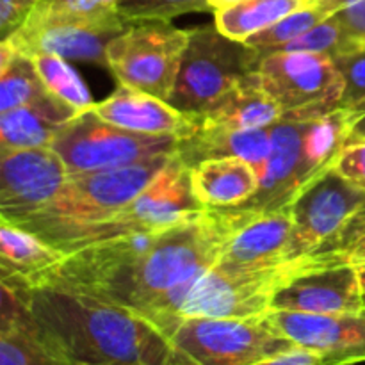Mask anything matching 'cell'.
Returning <instances> with one entry per match:
<instances>
[{"mask_svg":"<svg viewBox=\"0 0 365 365\" xmlns=\"http://www.w3.org/2000/svg\"><path fill=\"white\" fill-rule=\"evenodd\" d=\"M271 150V127L252 130H230L217 127H196L189 135L178 138L177 153L189 168L205 160L241 157L257 171L266 163Z\"/></svg>","mask_w":365,"mask_h":365,"instance_id":"cell-19","label":"cell"},{"mask_svg":"<svg viewBox=\"0 0 365 365\" xmlns=\"http://www.w3.org/2000/svg\"><path fill=\"white\" fill-rule=\"evenodd\" d=\"M130 27L118 11L100 16H63L29 13L24 24L6 38L24 56H59L107 66V46Z\"/></svg>","mask_w":365,"mask_h":365,"instance_id":"cell-12","label":"cell"},{"mask_svg":"<svg viewBox=\"0 0 365 365\" xmlns=\"http://www.w3.org/2000/svg\"><path fill=\"white\" fill-rule=\"evenodd\" d=\"M334 170L365 191V141L346 145L335 159Z\"/></svg>","mask_w":365,"mask_h":365,"instance_id":"cell-33","label":"cell"},{"mask_svg":"<svg viewBox=\"0 0 365 365\" xmlns=\"http://www.w3.org/2000/svg\"><path fill=\"white\" fill-rule=\"evenodd\" d=\"M260 59L259 50L225 36L216 24L191 29L170 103L180 113L200 116L259 70Z\"/></svg>","mask_w":365,"mask_h":365,"instance_id":"cell-6","label":"cell"},{"mask_svg":"<svg viewBox=\"0 0 365 365\" xmlns=\"http://www.w3.org/2000/svg\"><path fill=\"white\" fill-rule=\"evenodd\" d=\"M102 120L139 134L177 135L184 138L195 132L196 121L189 114L180 113L171 103L120 84L116 91L103 102L91 107Z\"/></svg>","mask_w":365,"mask_h":365,"instance_id":"cell-18","label":"cell"},{"mask_svg":"<svg viewBox=\"0 0 365 365\" xmlns=\"http://www.w3.org/2000/svg\"><path fill=\"white\" fill-rule=\"evenodd\" d=\"M264 91L277 102L282 120L303 121L339 109L342 77L334 59L323 53L280 52L260 59Z\"/></svg>","mask_w":365,"mask_h":365,"instance_id":"cell-11","label":"cell"},{"mask_svg":"<svg viewBox=\"0 0 365 365\" xmlns=\"http://www.w3.org/2000/svg\"><path fill=\"white\" fill-rule=\"evenodd\" d=\"M307 4L309 0H245L237 6L214 13V24L228 38L246 41L250 36L271 27Z\"/></svg>","mask_w":365,"mask_h":365,"instance_id":"cell-25","label":"cell"},{"mask_svg":"<svg viewBox=\"0 0 365 365\" xmlns=\"http://www.w3.org/2000/svg\"><path fill=\"white\" fill-rule=\"evenodd\" d=\"M173 365H253L298 349L264 317L185 319L168 337Z\"/></svg>","mask_w":365,"mask_h":365,"instance_id":"cell-7","label":"cell"},{"mask_svg":"<svg viewBox=\"0 0 365 365\" xmlns=\"http://www.w3.org/2000/svg\"><path fill=\"white\" fill-rule=\"evenodd\" d=\"M360 2H365V0H316L317 6H319L321 9L328 14V16L335 14L337 11L348 9V7L356 6V4H360Z\"/></svg>","mask_w":365,"mask_h":365,"instance_id":"cell-39","label":"cell"},{"mask_svg":"<svg viewBox=\"0 0 365 365\" xmlns=\"http://www.w3.org/2000/svg\"><path fill=\"white\" fill-rule=\"evenodd\" d=\"M31 59L50 95L63 100L78 113L95 106L88 86L82 81L81 75L70 66L68 59L50 56V53H38V56H32Z\"/></svg>","mask_w":365,"mask_h":365,"instance_id":"cell-26","label":"cell"},{"mask_svg":"<svg viewBox=\"0 0 365 365\" xmlns=\"http://www.w3.org/2000/svg\"><path fill=\"white\" fill-rule=\"evenodd\" d=\"M334 63L344 84L339 109H353L365 100V41L335 56Z\"/></svg>","mask_w":365,"mask_h":365,"instance_id":"cell-31","label":"cell"},{"mask_svg":"<svg viewBox=\"0 0 365 365\" xmlns=\"http://www.w3.org/2000/svg\"><path fill=\"white\" fill-rule=\"evenodd\" d=\"M78 114L53 95L0 113V152L48 148L61 128Z\"/></svg>","mask_w":365,"mask_h":365,"instance_id":"cell-20","label":"cell"},{"mask_svg":"<svg viewBox=\"0 0 365 365\" xmlns=\"http://www.w3.org/2000/svg\"><path fill=\"white\" fill-rule=\"evenodd\" d=\"M0 365H64L43 346L38 335L0 330Z\"/></svg>","mask_w":365,"mask_h":365,"instance_id":"cell-30","label":"cell"},{"mask_svg":"<svg viewBox=\"0 0 365 365\" xmlns=\"http://www.w3.org/2000/svg\"><path fill=\"white\" fill-rule=\"evenodd\" d=\"M116 11L128 24L171 21L187 13H212L209 0H118Z\"/></svg>","mask_w":365,"mask_h":365,"instance_id":"cell-28","label":"cell"},{"mask_svg":"<svg viewBox=\"0 0 365 365\" xmlns=\"http://www.w3.org/2000/svg\"><path fill=\"white\" fill-rule=\"evenodd\" d=\"M207 209L209 207L200 202L192 187L191 168L173 153L163 170L125 209H121L116 216L81 232L66 246L64 253L134 232L164 230L192 220Z\"/></svg>","mask_w":365,"mask_h":365,"instance_id":"cell-9","label":"cell"},{"mask_svg":"<svg viewBox=\"0 0 365 365\" xmlns=\"http://www.w3.org/2000/svg\"><path fill=\"white\" fill-rule=\"evenodd\" d=\"M341 24L349 39L356 43L365 41V2L348 7V9L337 11L331 14Z\"/></svg>","mask_w":365,"mask_h":365,"instance_id":"cell-35","label":"cell"},{"mask_svg":"<svg viewBox=\"0 0 365 365\" xmlns=\"http://www.w3.org/2000/svg\"><path fill=\"white\" fill-rule=\"evenodd\" d=\"M234 210V227L221 252L217 266L228 269H262L287 260L292 234L291 209Z\"/></svg>","mask_w":365,"mask_h":365,"instance_id":"cell-16","label":"cell"},{"mask_svg":"<svg viewBox=\"0 0 365 365\" xmlns=\"http://www.w3.org/2000/svg\"><path fill=\"white\" fill-rule=\"evenodd\" d=\"M191 31L170 21H138L107 46V68L120 84L170 103Z\"/></svg>","mask_w":365,"mask_h":365,"instance_id":"cell-10","label":"cell"},{"mask_svg":"<svg viewBox=\"0 0 365 365\" xmlns=\"http://www.w3.org/2000/svg\"><path fill=\"white\" fill-rule=\"evenodd\" d=\"M196 127H217L230 130L267 128L282 120V110L260 84L259 70L242 78L200 116H191Z\"/></svg>","mask_w":365,"mask_h":365,"instance_id":"cell-21","label":"cell"},{"mask_svg":"<svg viewBox=\"0 0 365 365\" xmlns=\"http://www.w3.org/2000/svg\"><path fill=\"white\" fill-rule=\"evenodd\" d=\"M342 260L351 264V266L355 267V271L359 273L360 284H362L364 294H365V237L360 239L356 245H353L351 248L342 255Z\"/></svg>","mask_w":365,"mask_h":365,"instance_id":"cell-37","label":"cell"},{"mask_svg":"<svg viewBox=\"0 0 365 365\" xmlns=\"http://www.w3.org/2000/svg\"><path fill=\"white\" fill-rule=\"evenodd\" d=\"M364 202L365 191L341 177L334 166L323 171L307 184L289 205L292 234L287 260L316 252Z\"/></svg>","mask_w":365,"mask_h":365,"instance_id":"cell-13","label":"cell"},{"mask_svg":"<svg viewBox=\"0 0 365 365\" xmlns=\"http://www.w3.org/2000/svg\"><path fill=\"white\" fill-rule=\"evenodd\" d=\"M24 291L36 335L64 365H173L166 335L128 309L68 289Z\"/></svg>","mask_w":365,"mask_h":365,"instance_id":"cell-1","label":"cell"},{"mask_svg":"<svg viewBox=\"0 0 365 365\" xmlns=\"http://www.w3.org/2000/svg\"><path fill=\"white\" fill-rule=\"evenodd\" d=\"M177 135H153L125 130L102 120L93 109L82 110L56 135L50 148L68 173H95L135 166L177 150Z\"/></svg>","mask_w":365,"mask_h":365,"instance_id":"cell-8","label":"cell"},{"mask_svg":"<svg viewBox=\"0 0 365 365\" xmlns=\"http://www.w3.org/2000/svg\"><path fill=\"white\" fill-rule=\"evenodd\" d=\"M50 95L31 57L9 41H0V113L27 106Z\"/></svg>","mask_w":365,"mask_h":365,"instance_id":"cell-24","label":"cell"},{"mask_svg":"<svg viewBox=\"0 0 365 365\" xmlns=\"http://www.w3.org/2000/svg\"><path fill=\"white\" fill-rule=\"evenodd\" d=\"M191 177L200 202L214 209L242 205L260 185L255 168L241 157L205 160L191 168Z\"/></svg>","mask_w":365,"mask_h":365,"instance_id":"cell-23","label":"cell"},{"mask_svg":"<svg viewBox=\"0 0 365 365\" xmlns=\"http://www.w3.org/2000/svg\"><path fill=\"white\" fill-rule=\"evenodd\" d=\"M327 18L328 14L324 13L316 2H309L305 7L287 14V16L282 18L280 21L271 25V27L250 36L245 43L257 50L284 45V43H289L292 41V39L298 38V36L305 34L307 31L316 27L317 24H321V21L327 20Z\"/></svg>","mask_w":365,"mask_h":365,"instance_id":"cell-29","label":"cell"},{"mask_svg":"<svg viewBox=\"0 0 365 365\" xmlns=\"http://www.w3.org/2000/svg\"><path fill=\"white\" fill-rule=\"evenodd\" d=\"M253 365H321L319 356L314 355L309 349L298 348L294 351H289L285 355L274 356V359L264 360V362Z\"/></svg>","mask_w":365,"mask_h":365,"instance_id":"cell-36","label":"cell"},{"mask_svg":"<svg viewBox=\"0 0 365 365\" xmlns=\"http://www.w3.org/2000/svg\"><path fill=\"white\" fill-rule=\"evenodd\" d=\"M356 114V120L353 123L351 132H349V138L346 145H351V143L365 141V100L362 103H359L356 107H353Z\"/></svg>","mask_w":365,"mask_h":365,"instance_id":"cell-38","label":"cell"},{"mask_svg":"<svg viewBox=\"0 0 365 365\" xmlns=\"http://www.w3.org/2000/svg\"><path fill=\"white\" fill-rule=\"evenodd\" d=\"M232 227L230 207H209L200 216L166 228L141 259L88 294L143 316L171 289L217 264Z\"/></svg>","mask_w":365,"mask_h":365,"instance_id":"cell-2","label":"cell"},{"mask_svg":"<svg viewBox=\"0 0 365 365\" xmlns=\"http://www.w3.org/2000/svg\"><path fill=\"white\" fill-rule=\"evenodd\" d=\"M66 255L18 225L4 220L0 223V280L29 289Z\"/></svg>","mask_w":365,"mask_h":365,"instance_id":"cell-22","label":"cell"},{"mask_svg":"<svg viewBox=\"0 0 365 365\" xmlns=\"http://www.w3.org/2000/svg\"><path fill=\"white\" fill-rule=\"evenodd\" d=\"M171 155L155 157L120 170L68 175V180L52 202L9 223L39 235L53 248L64 252L86 228L102 223L125 209L163 170Z\"/></svg>","mask_w":365,"mask_h":365,"instance_id":"cell-5","label":"cell"},{"mask_svg":"<svg viewBox=\"0 0 365 365\" xmlns=\"http://www.w3.org/2000/svg\"><path fill=\"white\" fill-rule=\"evenodd\" d=\"M362 237H365V202L346 220V223L330 239H327L312 253H319V255L328 257L335 262H344L342 255Z\"/></svg>","mask_w":365,"mask_h":365,"instance_id":"cell-32","label":"cell"},{"mask_svg":"<svg viewBox=\"0 0 365 365\" xmlns=\"http://www.w3.org/2000/svg\"><path fill=\"white\" fill-rule=\"evenodd\" d=\"M271 310L303 314L365 312L359 273L348 262L321 266L298 274L274 294Z\"/></svg>","mask_w":365,"mask_h":365,"instance_id":"cell-17","label":"cell"},{"mask_svg":"<svg viewBox=\"0 0 365 365\" xmlns=\"http://www.w3.org/2000/svg\"><path fill=\"white\" fill-rule=\"evenodd\" d=\"M266 319L298 348L319 356L321 365L365 362V312L327 316L271 310Z\"/></svg>","mask_w":365,"mask_h":365,"instance_id":"cell-15","label":"cell"},{"mask_svg":"<svg viewBox=\"0 0 365 365\" xmlns=\"http://www.w3.org/2000/svg\"><path fill=\"white\" fill-rule=\"evenodd\" d=\"M355 120L353 109H337L312 120L274 123L269 155L257 171L259 191L239 209H287L307 184L334 166Z\"/></svg>","mask_w":365,"mask_h":365,"instance_id":"cell-4","label":"cell"},{"mask_svg":"<svg viewBox=\"0 0 365 365\" xmlns=\"http://www.w3.org/2000/svg\"><path fill=\"white\" fill-rule=\"evenodd\" d=\"M356 41L348 38L344 29L341 27L334 16H328L316 27L307 31L305 34L298 36L292 41L284 43V45L269 46V48L259 50L260 57L269 56V53H280V52H309V53H323L334 59L339 53L346 52L351 46H355Z\"/></svg>","mask_w":365,"mask_h":365,"instance_id":"cell-27","label":"cell"},{"mask_svg":"<svg viewBox=\"0 0 365 365\" xmlns=\"http://www.w3.org/2000/svg\"><path fill=\"white\" fill-rule=\"evenodd\" d=\"M319 253L284 260L262 269H228L214 264L207 271L195 274L178 287L171 289L148 312L143 314L166 337L185 319H252L271 312V302L282 287L298 274L321 266H334Z\"/></svg>","mask_w":365,"mask_h":365,"instance_id":"cell-3","label":"cell"},{"mask_svg":"<svg viewBox=\"0 0 365 365\" xmlns=\"http://www.w3.org/2000/svg\"><path fill=\"white\" fill-rule=\"evenodd\" d=\"M41 0H0V38L16 31Z\"/></svg>","mask_w":365,"mask_h":365,"instance_id":"cell-34","label":"cell"},{"mask_svg":"<svg viewBox=\"0 0 365 365\" xmlns=\"http://www.w3.org/2000/svg\"><path fill=\"white\" fill-rule=\"evenodd\" d=\"M241 2H245V0H209L212 13L228 9V7H234V6H237V4H241Z\"/></svg>","mask_w":365,"mask_h":365,"instance_id":"cell-40","label":"cell"},{"mask_svg":"<svg viewBox=\"0 0 365 365\" xmlns=\"http://www.w3.org/2000/svg\"><path fill=\"white\" fill-rule=\"evenodd\" d=\"M68 170L52 148L0 152V216L6 221L36 212L56 198Z\"/></svg>","mask_w":365,"mask_h":365,"instance_id":"cell-14","label":"cell"}]
</instances>
